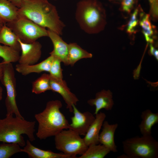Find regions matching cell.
<instances>
[{
  "instance_id": "6da1fadb",
  "label": "cell",
  "mask_w": 158,
  "mask_h": 158,
  "mask_svg": "<svg viewBox=\"0 0 158 158\" xmlns=\"http://www.w3.org/2000/svg\"><path fill=\"white\" fill-rule=\"evenodd\" d=\"M18 13L19 16L27 18L59 35L63 34L65 25L60 20L56 7L48 0H23Z\"/></svg>"
},
{
  "instance_id": "7a4b0ae2",
  "label": "cell",
  "mask_w": 158,
  "mask_h": 158,
  "mask_svg": "<svg viewBox=\"0 0 158 158\" xmlns=\"http://www.w3.org/2000/svg\"><path fill=\"white\" fill-rule=\"evenodd\" d=\"M62 106L59 100L50 101L42 112L35 115L38 123L36 134L38 138L45 139L55 136L63 130L69 129L70 124L60 111Z\"/></svg>"
},
{
  "instance_id": "3957f363",
  "label": "cell",
  "mask_w": 158,
  "mask_h": 158,
  "mask_svg": "<svg viewBox=\"0 0 158 158\" xmlns=\"http://www.w3.org/2000/svg\"><path fill=\"white\" fill-rule=\"evenodd\" d=\"M35 121H28L13 115H6L0 119V142L13 143L23 147L26 142L23 134H25L30 141L35 140Z\"/></svg>"
},
{
  "instance_id": "277c9868",
  "label": "cell",
  "mask_w": 158,
  "mask_h": 158,
  "mask_svg": "<svg viewBox=\"0 0 158 158\" xmlns=\"http://www.w3.org/2000/svg\"><path fill=\"white\" fill-rule=\"evenodd\" d=\"M75 17L81 29L86 33L93 34L103 30L106 23L105 11L95 0H85L80 2Z\"/></svg>"
},
{
  "instance_id": "5b68a950",
  "label": "cell",
  "mask_w": 158,
  "mask_h": 158,
  "mask_svg": "<svg viewBox=\"0 0 158 158\" xmlns=\"http://www.w3.org/2000/svg\"><path fill=\"white\" fill-rule=\"evenodd\" d=\"M122 145L129 158H158V142L151 135L127 138Z\"/></svg>"
},
{
  "instance_id": "8992f818",
  "label": "cell",
  "mask_w": 158,
  "mask_h": 158,
  "mask_svg": "<svg viewBox=\"0 0 158 158\" xmlns=\"http://www.w3.org/2000/svg\"><path fill=\"white\" fill-rule=\"evenodd\" d=\"M54 137L56 149L71 158L82 155L88 147L80 135L71 129L63 130Z\"/></svg>"
},
{
  "instance_id": "52a82bcc",
  "label": "cell",
  "mask_w": 158,
  "mask_h": 158,
  "mask_svg": "<svg viewBox=\"0 0 158 158\" xmlns=\"http://www.w3.org/2000/svg\"><path fill=\"white\" fill-rule=\"evenodd\" d=\"M6 24L25 43H32L40 38L48 36L45 28L24 17L19 16L16 20Z\"/></svg>"
},
{
  "instance_id": "ba28073f",
  "label": "cell",
  "mask_w": 158,
  "mask_h": 158,
  "mask_svg": "<svg viewBox=\"0 0 158 158\" xmlns=\"http://www.w3.org/2000/svg\"><path fill=\"white\" fill-rule=\"evenodd\" d=\"M3 75L0 81L5 87L7 95L5 100L6 115H15L24 118L19 111L16 102V80L14 69L12 63L2 62Z\"/></svg>"
},
{
  "instance_id": "9c48e42d",
  "label": "cell",
  "mask_w": 158,
  "mask_h": 158,
  "mask_svg": "<svg viewBox=\"0 0 158 158\" xmlns=\"http://www.w3.org/2000/svg\"><path fill=\"white\" fill-rule=\"evenodd\" d=\"M21 46V54L20 56L18 63L25 65H32L37 63L42 55L41 44L37 41L32 43L23 42L19 38Z\"/></svg>"
},
{
  "instance_id": "30bf717a",
  "label": "cell",
  "mask_w": 158,
  "mask_h": 158,
  "mask_svg": "<svg viewBox=\"0 0 158 158\" xmlns=\"http://www.w3.org/2000/svg\"><path fill=\"white\" fill-rule=\"evenodd\" d=\"M73 116L71 118V123L69 124L71 129L80 135H85L89 127L94 121L95 117L90 112H80L73 105Z\"/></svg>"
},
{
  "instance_id": "8fae6325",
  "label": "cell",
  "mask_w": 158,
  "mask_h": 158,
  "mask_svg": "<svg viewBox=\"0 0 158 158\" xmlns=\"http://www.w3.org/2000/svg\"><path fill=\"white\" fill-rule=\"evenodd\" d=\"M51 90L59 94L66 104V108L71 112L73 111V105H76L79 100L76 96L70 91L66 81L55 80L50 77Z\"/></svg>"
},
{
  "instance_id": "7c38bea8",
  "label": "cell",
  "mask_w": 158,
  "mask_h": 158,
  "mask_svg": "<svg viewBox=\"0 0 158 158\" xmlns=\"http://www.w3.org/2000/svg\"><path fill=\"white\" fill-rule=\"evenodd\" d=\"M47 32L48 37L51 40L54 48L49 54L59 59L65 65H68V44L63 40L60 35L55 32L49 29Z\"/></svg>"
},
{
  "instance_id": "4fadbf2b",
  "label": "cell",
  "mask_w": 158,
  "mask_h": 158,
  "mask_svg": "<svg viewBox=\"0 0 158 158\" xmlns=\"http://www.w3.org/2000/svg\"><path fill=\"white\" fill-rule=\"evenodd\" d=\"M118 126L117 123L110 124L108 121L104 120L102 126V130L99 135V143L113 152H118L117 146L114 141V135Z\"/></svg>"
},
{
  "instance_id": "5bb4252c",
  "label": "cell",
  "mask_w": 158,
  "mask_h": 158,
  "mask_svg": "<svg viewBox=\"0 0 158 158\" xmlns=\"http://www.w3.org/2000/svg\"><path fill=\"white\" fill-rule=\"evenodd\" d=\"M106 116L105 114L102 112H99L95 115L94 121L83 138L88 147L91 145L99 144V132Z\"/></svg>"
},
{
  "instance_id": "9a60e30c",
  "label": "cell",
  "mask_w": 158,
  "mask_h": 158,
  "mask_svg": "<svg viewBox=\"0 0 158 158\" xmlns=\"http://www.w3.org/2000/svg\"><path fill=\"white\" fill-rule=\"evenodd\" d=\"M87 102L90 106L95 107V115L102 109L111 110L114 104L112 93L109 90H102L96 93L95 98L88 100Z\"/></svg>"
},
{
  "instance_id": "2e32d148",
  "label": "cell",
  "mask_w": 158,
  "mask_h": 158,
  "mask_svg": "<svg viewBox=\"0 0 158 158\" xmlns=\"http://www.w3.org/2000/svg\"><path fill=\"white\" fill-rule=\"evenodd\" d=\"M21 152L26 153L31 158H71L63 153L54 152L50 150H45L34 146L27 140L25 145L21 149Z\"/></svg>"
},
{
  "instance_id": "e0dca14e",
  "label": "cell",
  "mask_w": 158,
  "mask_h": 158,
  "mask_svg": "<svg viewBox=\"0 0 158 158\" xmlns=\"http://www.w3.org/2000/svg\"><path fill=\"white\" fill-rule=\"evenodd\" d=\"M54 59L50 55L42 62L32 65L17 64L15 66L16 71L24 75H26L32 73H40L43 71L49 72Z\"/></svg>"
},
{
  "instance_id": "ac0fdd59",
  "label": "cell",
  "mask_w": 158,
  "mask_h": 158,
  "mask_svg": "<svg viewBox=\"0 0 158 158\" xmlns=\"http://www.w3.org/2000/svg\"><path fill=\"white\" fill-rule=\"evenodd\" d=\"M140 116L142 121L138 127L141 134L151 135L152 127L158 123V112L154 113L147 109L142 112Z\"/></svg>"
},
{
  "instance_id": "d6986e66",
  "label": "cell",
  "mask_w": 158,
  "mask_h": 158,
  "mask_svg": "<svg viewBox=\"0 0 158 158\" xmlns=\"http://www.w3.org/2000/svg\"><path fill=\"white\" fill-rule=\"evenodd\" d=\"M18 38L15 33L6 24L0 31V43L20 52L21 46Z\"/></svg>"
},
{
  "instance_id": "ffe728a7",
  "label": "cell",
  "mask_w": 158,
  "mask_h": 158,
  "mask_svg": "<svg viewBox=\"0 0 158 158\" xmlns=\"http://www.w3.org/2000/svg\"><path fill=\"white\" fill-rule=\"evenodd\" d=\"M18 8L8 0H0V18L6 24L19 16Z\"/></svg>"
},
{
  "instance_id": "44dd1931",
  "label": "cell",
  "mask_w": 158,
  "mask_h": 158,
  "mask_svg": "<svg viewBox=\"0 0 158 158\" xmlns=\"http://www.w3.org/2000/svg\"><path fill=\"white\" fill-rule=\"evenodd\" d=\"M92 54L83 49L76 43H72L68 44V65L73 66L76 62L84 58H91Z\"/></svg>"
},
{
  "instance_id": "7402d4cb",
  "label": "cell",
  "mask_w": 158,
  "mask_h": 158,
  "mask_svg": "<svg viewBox=\"0 0 158 158\" xmlns=\"http://www.w3.org/2000/svg\"><path fill=\"white\" fill-rule=\"evenodd\" d=\"M141 20L140 25L142 28V32L146 41L151 44L154 42V26L151 23L150 20V15L142 13L140 14Z\"/></svg>"
},
{
  "instance_id": "603a6c76",
  "label": "cell",
  "mask_w": 158,
  "mask_h": 158,
  "mask_svg": "<svg viewBox=\"0 0 158 158\" xmlns=\"http://www.w3.org/2000/svg\"><path fill=\"white\" fill-rule=\"evenodd\" d=\"M110 151L101 144H92L88 146L86 151L79 158H103Z\"/></svg>"
},
{
  "instance_id": "cb8c5ba5",
  "label": "cell",
  "mask_w": 158,
  "mask_h": 158,
  "mask_svg": "<svg viewBox=\"0 0 158 158\" xmlns=\"http://www.w3.org/2000/svg\"><path fill=\"white\" fill-rule=\"evenodd\" d=\"M50 79L49 74H42L32 83V92L36 94H39L51 90Z\"/></svg>"
},
{
  "instance_id": "d4e9b609",
  "label": "cell",
  "mask_w": 158,
  "mask_h": 158,
  "mask_svg": "<svg viewBox=\"0 0 158 158\" xmlns=\"http://www.w3.org/2000/svg\"><path fill=\"white\" fill-rule=\"evenodd\" d=\"M20 56V52L9 46L0 44V57L3 59V61L12 63L16 62Z\"/></svg>"
},
{
  "instance_id": "484cf974",
  "label": "cell",
  "mask_w": 158,
  "mask_h": 158,
  "mask_svg": "<svg viewBox=\"0 0 158 158\" xmlns=\"http://www.w3.org/2000/svg\"><path fill=\"white\" fill-rule=\"evenodd\" d=\"M20 147L16 143L3 142L0 144V158H9L16 153L22 152Z\"/></svg>"
},
{
  "instance_id": "4316f807",
  "label": "cell",
  "mask_w": 158,
  "mask_h": 158,
  "mask_svg": "<svg viewBox=\"0 0 158 158\" xmlns=\"http://www.w3.org/2000/svg\"><path fill=\"white\" fill-rule=\"evenodd\" d=\"M54 57V59L49 72L51 78L57 80H63L62 69L61 67L60 60Z\"/></svg>"
},
{
  "instance_id": "83f0119b",
  "label": "cell",
  "mask_w": 158,
  "mask_h": 158,
  "mask_svg": "<svg viewBox=\"0 0 158 158\" xmlns=\"http://www.w3.org/2000/svg\"><path fill=\"white\" fill-rule=\"evenodd\" d=\"M139 10L136 9L131 15L126 28L127 32L130 35L136 33L135 29L138 24V18Z\"/></svg>"
},
{
  "instance_id": "f1b7e54d",
  "label": "cell",
  "mask_w": 158,
  "mask_h": 158,
  "mask_svg": "<svg viewBox=\"0 0 158 158\" xmlns=\"http://www.w3.org/2000/svg\"><path fill=\"white\" fill-rule=\"evenodd\" d=\"M149 1L150 5V15L154 20H156L158 18V0Z\"/></svg>"
},
{
  "instance_id": "f546056e",
  "label": "cell",
  "mask_w": 158,
  "mask_h": 158,
  "mask_svg": "<svg viewBox=\"0 0 158 158\" xmlns=\"http://www.w3.org/2000/svg\"><path fill=\"white\" fill-rule=\"evenodd\" d=\"M135 2V0H122L121 2L122 10L128 13H130Z\"/></svg>"
},
{
  "instance_id": "4dcf8cb0",
  "label": "cell",
  "mask_w": 158,
  "mask_h": 158,
  "mask_svg": "<svg viewBox=\"0 0 158 158\" xmlns=\"http://www.w3.org/2000/svg\"><path fill=\"white\" fill-rule=\"evenodd\" d=\"M150 53L151 55L154 56L158 61V51L154 48L152 44H150Z\"/></svg>"
},
{
  "instance_id": "1f68e13d",
  "label": "cell",
  "mask_w": 158,
  "mask_h": 158,
  "mask_svg": "<svg viewBox=\"0 0 158 158\" xmlns=\"http://www.w3.org/2000/svg\"><path fill=\"white\" fill-rule=\"evenodd\" d=\"M11 2L15 6L19 8L23 0H8Z\"/></svg>"
},
{
  "instance_id": "d6a6232c",
  "label": "cell",
  "mask_w": 158,
  "mask_h": 158,
  "mask_svg": "<svg viewBox=\"0 0 158 158\" xmlns=\"http://www.w3.org/2000/svg\"><path fill=\"white\" fill-rule=\"evenodd\" d=\"M3 75V64L2 62H0V80Z\"/></svg>"
},
{
  "instance_id": "836d02e7",
  "label": "cell",
  "mask_w": 158,
  "mask_h": 158,
  "mask_svg": "<svg viewBox=\"0 0 158 158\" xmlns=\"http://www.w3.org/2000/svg\"><path fill=\"white\" fill-rule=\"evenodd\" d=\"M6 23L1 18H0V31L3 26Z\"/></svg>"
},
{
  "instance_id": "e575fe53",
  "label": "cell",
  "mask_w": 158,
  "mask_h": 158,
  "mask_svg": "<svg viewBox=\"0 0 158 158\" xmlns=\"http://www.w3.org/2000/svg\"><path fill=\"white\" fill-rule=\"evenodd\" d=\"M3 89L2 87L0 85V101L2 98Z\"/></svg>"
}]
</instances>
